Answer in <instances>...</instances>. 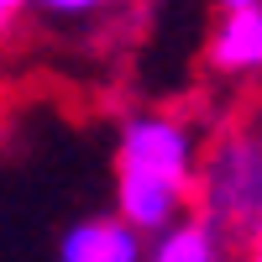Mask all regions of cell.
<instances>
[{
  "mask_svg": "<svg viewBox=\"0 0 262 262\" xmlns=\"http://www.w3.org/2000/svg\"><path fill=\"white\" fill-rule=\"evenodd\" d=\"M205 137L179 111H131L111 147V205L131 226L158 236L200 205Z\"/></svg>",
  "mask_w": 262,
  "mask_h": 262,
  "instance_id": "cell-1",
  "label": "cell"
},
{
  "mask_svg": "<svg viewBox=\"0 0 262 262\" xmlns=\"http://www.w3.org/2000/svg\"><path fill=\"white\" fill-rule=\"evenodd\" d=\"M194 210H205L236 242L262 221V121H236L210 137Z\"/></svg>",
  "mask_w": 262,
  "mask_h": 262,
  "instance_id": "cell-2",
  "label": "cell"
},
{
  "mask_svg": "<svg viewBox=\"0 0 262 262\" xmlns=\"http://www.w3.org/2000/svg\"><path fill=\"white\" fill-rule=\"evenodd\" d=\"M147 252H152V236L131 226L116 205L100 215H79L58 236V262H147Z\"/></svg>",
  "mask_w": 262,
  "mask_h": 262,
  "instance_id": "cell-3",
  "label": "cell"
},
{
  "mask_svg": "<svg viewBox=\"0 0 262 262\" xmlns=\"http://www.w3.org/2000/svg\"><path fill=\"white\" fill-rule=\"evenodd\" d=\"M205 69L215 79L262 74V6H226L205 32Z\"/></svg>",
  "mask_w": 262,
  "mask_h": 262,
  "instance_id": "cell-4",
  "label": "cell"
},
{
  "mask_svg": "<svg viewBox=\"0 0 262 262\" xmlns=\"http://www.w3.org/2000/svg\"><path fill=\"white\" fill-rule=\"evenodd\" d=\"M231 242L236 236L226 226H215L205 210H189L152 236L147 262H231Z\"/></svg>",
  "mask_w": 262,
  "mask_h": 262,
  "instance_id": "cell-5",
  "label": "cell"
},
{
  "mask_svg": "<svg viewBox=\"0 0 262 262\" xmlns=\"http://www.w3.org/2000/svg\"><path fill=\"white\" fill-rule=\"evenodd\" d=\"M116 6L121 0H32V16L48 21L53 32H84L95 21H105Z\"/></svg>",
  "mask_w": 262,
  "mask_h": 262,
  "instance_id": "cell-6",
  "label": "cell"
},
{
  "mask_svg": "<svg viewBox=\"0 0 262 262\" xmlns=\"http://www.w3.org/2000/svg\"><path fill=\"white\" fill-rule=\"evenodd\" d=\"M236 262H262V221L236 242Z\"/></svg>",
  "mask_w": 262,
  "mask_h": 262,
  "instance_id": "cell-7",
  "label": "cell"
},
{
  "mask_svg": "<svg viewBox=\"0 0 262 262\" xmlns=\"http://www.w3.org/2000/svg\"><path fill=\"white\" fill-rule=\"evenodd\" d=\"M27 11H32V0H0V37H6V32H11V21H16V16H27Z\"/></svg>",
  "mask_w": 262,
  "mask_h": 262,
  "instance_id": "cell-8",
  "label": "cell"
},
{
  "mask_svg": "<svg viewBox=\"0 0 262 262\" xmlns=\"http://www.w3.org/2000/svg\"><path fill=\"white\" fill-rule=\"evenodd\" d=\"M226 6H262V0H215V11H226Z\"/></svg>",
  "mask_w": 262,
  "mask_h": 262,
  "instance_id": "cell-9",
  "label": "cell"
}]
</instances>
